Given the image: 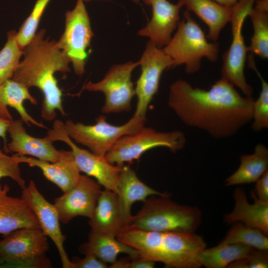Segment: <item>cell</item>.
<instances>
[{
  "instance_id": "obj_1",
  "label": "cell",
  "mask_w": 268,
  "mask_h": 268,
  "mask_svg": "<svg viewBox=\"0 0 268 268\" xmlns=\"http://www.w3.org/2000/svg\"><path fill=\"white\" fill-rule=\"evenodd\" d=\"M254 100L221 77L208 90L179 79L170 87L168 104L184 124L220 139L234 135L252 121Z\"/></svg>"
},
{
  "instance_id": "obj_2",
  "label": "cell",
  "mask_w": 268,
  "mask_h": 268,
  "mask_svg": "<svg viewBox=\"0 0 268 268\" xmlns=\"http://www.w3.org/2000/svg\"><path fill=\"white\" fill-rule=\"evenodd\" d=\"M45 29L40 30L24 48L23 59L12 79L29 89L36 87L41 91L44 99L41 116L46 121H53L56 110L66 115L62 90L54 75L56 72H69L70 62L57 41L45 38Z\"/></svg>"
},
{
  "instance_id": "obj_3",
  "label": "cell",
  "mask_w": 268,
  "mask_h": 268,
  "mask_svg": "<svg viewBox=\"0 0 268 268\" xmlns=\"http://www.w3.org/2000/svg\"><path fill=\"white\" fill-rule=\"evenodd\" d=\"M117 238L137 250L140 258L167 268L201 267L198 256L206 248L203 238L195 232L149 231L128 225Z\"/></svg>"
},
{
  "instance_id": "obj_4",
  "label": "cell",
  "mask_w": 268,
  "mask_h": 268,
  "mask_svg": "<svg viewBox=\"0 0 268 268\" xmlns=\"http://www.w3.org/2000/svg\"><path fill=\"white\" fill-rule=\"evenodd\" d=\"M170 196L148 197L133 215L129 226L149 231L195 232L202 222L201 210L195 206L178 204Z\"/></svg>"
},
{
  "instance_id": "obj_5",
  "label": "cell",
  "mask_w": 268,
  "mask_h": 268,
  "mask_svg": "<svg viewBox=\"0 0 268 268\" xmlns=\"http://www.w3.org/2000/svg\"><path fill=\"white\" fill-rule=\"evenodd\" d=\"M175 34L162 49L173 61V67L184 65L190 74L198 72L201 61L205 58L212 63L219 58L220 45L217 42H209L203 30L186 10Z\"/></svg>"
},
{
  "instance_id": "obj_6",
  "label": "cell",
  "mask_w": 268,
  "mask_h": 268,
  "mask_svg": "<svg viewBox=\"0 0 268 268\" xmlns=\"http://www.w3.org/2000/svg\"><path fill=\"white\" fill-rule=\"evenodd\" d=\"M49 249L47 237L41 229H16L0 240V258L4 262L0 268H51L46 255Z\"/></svg>"
},
{
  "instance_id": "obj_7",
  "label": "cell",
  "mask_w": 268,
  "mask_h": 268,
  "mask_svg": "<svg viewBox=\"0 0 268 268\" xmlns=\"http://www.w3.org/2000/svg\"><path fill=\"white\" fill-rule=\"evenodd\" d=\"M145 122L146 119L133 116L123 125L116 126L109 124L106 116L100 115L93 125L70 120L64 125L67 135L74 142L86 146L94 154L105 156L120 138L137 133Z\"/></svg>"
},
{
  "instance_id": "obj_8",
  "label": "cell",
  "mask_w": 268,
  "mask_h": 268,
  "mask_svg": "<svg viewBox=\"0 0 268 268\" xmlns=\"http://www.w3.org/2000/svg\"><path fill=\"white\" fill-rule=\"evenodd\" d=\"M186 142L185 135L180 131L161 132L144 126L137 133L120 138L105 157L109 163L122 167L152 148L164 147L176 152L182 150Z\"/></svg>"
},
{
  "instance_id": "obj_9",
  "label": "cell",
  "mask_w": 268,
  "mask_h": 268,
  "mask_svg": "<svg viewBox=\"0 0 268 268\" xmlns=\"http://www.w3.org/2000/svg\"><path fill=\"white\" fill-rule=\"evenodd\" d=\"M256 0H239L232 6L230 21L232 41L222 56L221 78L238 88L244 96H252L254 90L248 83L244 69L247 61V46L242 33L245 20Z\"/></svg>"
},
{
  "instance_id": "obj_10",
  "label": "cell",
  "mask_w": 268,
  "mask_h": 268,
  "mask_svg": "<svg viewBox=\"0 0 268 268\" xmlns=\"http://www.w3.org/2000/svg\"><path fill=\"white\" fill-rule=\"evenodd\" d=\"M94 36L90 18L83 0H76L74 7L65 13V27L58 46L69 58L75 73L81 75Z\"/></svg>"
},
{
  "instance_id": "obj_11",
  "label": "cell",
  "mask_w": 268,
  "mask_h": 268,
  "mask_svg": "<svg viewBox=\"0 0 268 268\" xmlns=\"http://www.w3.org/2000/svg\"><path fill=\"white\" fill-rule=\"evenodd\" d=\"M138 66L139 61L113 65L101 80L89 81L82 90L101 92L104 94L105 103L101 110L103 114L129 112L132 109V100L135 95L132 74Z\"/></svg>"
},
{
  "instance_id": "obj_12",
  "label": "cell",
  "mask_w": 268,
  "mask_h": 268,
  "mask_svg": "<svg viewBox=\"0 0 268 268\" xmlns=\"http://www.w3.org/2000/svg\"><path fill=\"white\" fill-rule=\"evenodd\" d=\"M47 136L53 142L63 141L70 148L80 172L94 178L105 189L119 193V176L122 167L109 163L105 156L97 155L78 146L67 135L64 123L60 120L54 122Z\"/></svg>"
},
{
  "instance_id": "obj_13",
  "label": "cell",
  "mask_w": 268,
  "mask_h": 268,
  "mask_svg": "<svg viewBox=\"0 0 268 268\" xmlns=\"http://www.w3.org/2000/svg\"><path fill=\"white\" fill-rule=\"evenodd\" d=\"M138 61L141 73L135 87L137 103L133 116L146 119L148 106L158 90L161 75L166 69L173 67V62L162 49L150 40Z\"/></svg>"
},
{
  "instance_id": "obj_14",
  "label": "cell",
  "mask_w": 268,
  "mask_h": 268,
  "mask_svg": "<svg viewBox=\"0 0 268 268\" xmlns=\"http://www.w3.org/2000/svg\"><path fill=\"white\" fill-rule=\"evenodd\" d=\"M21 198L35 215L43 234L49 237L55 245L62 267L71 268V261L64 245L66 237L62 232L58 213L54 204L46 200L32 180L22 190Z\"/></svg>"
},
{
  "instance_id": "obj_15",
  "label": "cell",
  "mask_w": 268,
  "mask_h": 268,
  "mask_svg": "<svg viewBox=\"0 0 268 268\" xmlns=\"http://www.w3.org/2000/svg\"><path fill=\"white\" fill-rule=\"evenodd\" d=\"M101 187L91 177L81 175L73 188L54 200L60 222L67 224L78 216L90 219L102 191Z\"/></svg>"
},
{
  "instance_id": "obj_16",
  "label": "cell",
  "mask_w": 268,
  "mask_h": 268,
  "mask_svg": "<svg viewBox=\"0 0 268 268\" xmlns=\"http://www.w3.org/2000/svg\"><path fill=\"white\" fill-rule=\"evenodd\" d=\"M20 119L12 120L8 126L7 133L11 140L6 143L4 149L6 152L18 155H30L33 157L54 162L65 157L69 150L57 149L47 135L43 138L28 134Z\"/></svg>"
},
{
  "instance_id": "obj_17",
  "label": "cell",
  "mask_w": 268,
  "mask_h": 268,
  "mask_svg": "<svg viewBox=\"0 0 268 268\" xmlns=\"http://www.w3.org/2000/svg\"><path fill=\"white\" fill-rule=\"evenodd\" d=\"M152 8V17L138 35L149 38L159 48L162 49L170 41L173 31L180 22V11L183 5L168 0H142Z\"/></svg>"
},
{
  "instance_id": "obj_18",
  "label": "cell",
  "mask_w": 268,
  "mask_h": 268,
  "mask_svg": "<svg viewBox=\"0 0 268 268\" xmlns=\"http://www.w3.org/2000/svg\"><path fill=\"white\" fill-rule=\"evenodd\" d=\"M9 186L0 184V234L22 228L40 229L38 221L23 199L8 195Z\"/></svg>"
},
{
  "instance_id": "obj_19",
  "label": "cell",
  "mask_w": 268,
  "mask_h": 268,
  "mask_svg": "<svg viewBox=\"0 0 268 268\" xmlns=\"http://www.w3.org/2000/svg\"><path fill=\"white\" fill-rule=\"evenodd\" d=\"M15 155L20 163H26L31 167L39 168L44 177L57 186L63 193L73 188L81 176L71 150H69L65 157L54 162L26 155L16 154Z\"/></svg>"
},
{
  "instance_id": "obj_20",
  "label": "cell",
  "mask_w": 268,
  "mask_h": 268,
  "mask_svg": "<svg viewBox=\"0 0 268 268\" xmlns=\"http://www.w3.org/2000/svg\"><path fill=\"white\" fill-rule=\"evenodd\" d=\"M251 195L253 203L248 201L243 188H236L233 193L234 208L224 215V221L228 224L240 222L268 235V202L258 200L253 191Z\"/></svg>"
},
{
  "instance_id": "obj_21",
  "label": "cell",
  "mask_w": 268,
  "mask_h": 268,
  "mask_svg": "<svg viewBox=\"0 0 268 268\" xmlns=\"http://www.w3.org/2000/svg\"><path fill=\"white\" fill-rule=\"evenodd\" d=\"M89 225L90 232L116 237L127 226L121 215L117 194L108 189L101 191Z\"/></svg>"
},
{
  "instance_id": "obj_22",
  "label": "cell",
  "mask_w": 268,
  "mask_h": 268,
  "mask_svg": "<svg viewBox=\"0 0 268 268\" xmlns=\"http://www.w3.org/2000/svg\"><path fill=\"white\" fill-rule=\"evenodd\" d=\"M120 188L119 203L123 219L126 225L130 224L133 215L131 207L136 201L144 202L153 195L165 196L170 194L167 192H158L142 182L135 172L129 166H122L119 176Z\"/></svg>"
},
{
  "instance_id": "obj_23",
  "label": "cell",
  "mask_w": 268,
  "mask_h": 268,
  "mask_svg": "<svg viewBox=\"0 0 268 268\" xmlns=\"http://www.w3.org/2000/svg\"><path fill=\"white\" fill-rule=\"evenodd\" d=\"M187 10L196 14L208 27L206 36L212 42H217L222 30L230 23L232 6L221 4L213 0H179Z\"/></svg>"
},
{
  "instance_id": "obj_24",
  "label": "cell",
  "mask_w": 268,
  "mask_h": 268,
  "mask_svg": "<svg viewBox=\"0 0 268 268\" xmlns=\"http://www.w3.org/2000/svg\"><path fill=\"white\" fill-rule=\"evenodd\" d=\"M28 100L33 105L37 101L30 93L29 88L12 79H9L0 85V117L12 120V116L7 108H14L19 114L21 119L30 127L31 125L47 129L42 123L37 121L27 112L24 102Z\"/></svg>"
},
{
  "instance_id": "obj_25",
  "label": "cell",
  "mask_w": 268,
  "mask_h": 268,
  "mask_svg": "<svg viewBox=\"0 0 268 268\" xmlns=\"http://www.w3.org/2000/svg\"><path fill=\"white\" fill-rule=\"evenodd\" d=\"M85 255H92L106 264H112L117 260L120 253L129 257L139 256L137 250L118 240L117 237L102 233L90 232L87 241L79 248Z\"/></svg>"
},
{
  "instance_id": "obj_26",
  "label": "cell",
  "mask_w": 268,
  "mask_h": 268,
  "mask_svg": "<svg viewBox=\"0 0 268 268\" xmlns=\"http://www.w3.org/2000/svg\"><path fill=\"white\" fill-rule=\"evenodd\" d=\"M240 164L224 182L227 187L255 183L268 170V148L262 143L258 144L250 154L240 157Z\"/></svg>"
},
{
  "instance_id": "obj_27",
  "label": "cell",
  "mask_w": 268,
  "mask_h": 268,
  "mask_svg": "<svg viewBox=\"0 0 268 268\" xmlns=\"http://www.w3.org/2000/svg\"><path fill=\"white\" fill-rule=\"evenodd\" d=\"M249 12L253 28L248 52L262 59L268 58V0H256Z\"/></svg>"
},
{
  "instance_id": "obj_28",
  "label": "cell",
  "mask_w": 268,
  "mask_h": 268,
  "mask_svg": "<svg viewBox=\"0 0 268 268\" xmlns=\"http://www.w3.org/2000/svg\"><path fill=\"white\" fill-rule=\"evenodd\" d=\"M253 248L239 244H221L205 248L198 256L201 266L206 268H224L246 256Z\"/></svg>"
},
{
  "instance_id": "obj_29",
  "label": "cell",
  "mask_w": 268,
  "mask_h": 268,
  "mask_svg": "<svg viewBox=\"0 0 268 268\" xmlns=\"http://www.w3.org/2000/svg\"><path fill=\"white\" fill-rule=\"evenodd\" d=\"M221 244H239L263 251H268V235L260 229L236 222L231 224Z\"/></svg>"
},
{
  "instance_id": "obj_30",
  "label": "cell",
  "mask_w": 268,
  "mask_h": 268,
  "mask_svg": "<svg viewBox=\"0 0 268 268\" xmlns=\"http://www.w3.org/2000/svg\"><path fill=\"white\" fill-rule=\"evenodd\" d=\"M16 31L12 30L7 35V41L0 51V85L12 79L23 56V50L19 46Z\"/></svg>"
},
{
  "instance_id": "obj_31",
  "label": "cell",
  "mask_w": 268,
  "mask_h": 268,
  "mask_svg": "<svg viewBox=\"0 0 268 268\" xmlns=\"http://www.w3.org/2000/svg\"><path fill=\"white\" fill-rule=\"evenodd\" d=\"M248 67L253 69L259 77L261 83V90L257 100H255L253 107L252 129L259 132L268 128V83L263 78L256 67L254 54L248 58Z\"/></svg>"
},
{
  "instance_id": "obj_32",
  "label": "cell",
  "mask_w": 268,
  "mask_h": 268,
  "mask_svg": "<svg viewBox=\"0 0 268 268\" xmlns=\"http://www.w3.org/2000/svg\"><path fill=\"white\" fill-rule=\"evenodd\" d=\"M51 0H37L29 15L16 33V39L21 49H24L36 34L40 20Z\"/></svg>"
},
{
  "instance_id": "obj_33",
  "label": "cell",
  "mask_w": 268,
  "mask_h": 268,
  "mask_svg": "<svg viewBox=\"0 0 268 268\" xmlns=\"http://www.w3.org/2000/svg\"><path fill=\"white\" fill-rule=\"evenodd\" d=\"M20 164L15 154L9 156L3 152L0 143V179L3 177H9L23 190L26 186L25 181L21 175Z\"/></svg>"
},
{
  "instance_id": "obj_34",
  "label": "cell",
  "mask_w": 268,
  "mask_h": 268,
  "mask_svg": "<svg viewBox=\"0 0 268 268\" xmlns=\"http://www.w3.org/2000/svg\"><path fill=\"white\" fill-rule=\"evenodd\" d=\"M268 251L253 248L244 257L234 261L227 268H267Z\"/></svg>"
},
{
  "instance_id": "obj_35",
  "label": "cell",
  "mask_w": 268,
  "mask_h": 268,
  "mask_svg": "<svg viewBox=\"0 0 268 268\" xmlns=\"http://www.w3.org/2000/svg\"><path fill=\"white\" fill-rule=\"evenodd\" d=\"M71 261V268H107V264L104 263L95 256L88 254L84 257H73Z\"/></svg>"
},
{
  "instance_id": "obj_36",
  "label": "cell",
  "mask_w": 268,
  "mask_h": 268,
  "mask_svg": "<svg viewBox=\"0 0 268 268\" xmlns=\"http://www.w3.org/2000/svg\"><path fill=\"white\" fill-rule=\"evenodd\" d=\"M255 183L253 191L256 197L262 201L268 202V170Z\"/></svg>"
},
{
  "instance_id": "obj_37",
  "label": "cell",
  "mask_w": 268,
  "mask_h": 268,
  "mask_svg": "<svg viewBox=\"0 0 268 268\" xmlns=\"http://www.w3.org/2000/svg\"><path fill=\"white\" fill-rule=\"evenodd\" d=\"M155 263L139 256L132 258L129 256L127 268H153Z\"/></svg>"
},
{
  "instance_id": "obj_38",
  "label": "cell",
  "mask_w": 268,
  "mask_h": 268,
  "mask_svg": "<svg viewBox=\"0 0 268 268\" xmlns=\"http://www.w3.org/2000/svg\"><path fill=\"white\" fill-rule=\"evenodd\" d=\"M11 121L0 117V137L2 138L3 140L4 147L6 144V134L7 133L8 126Z\"/></svg>"
},
{
  "instance_id": "obj_39",
  "label": "cell",
  "mask_w": 268,
  "mask_h": 268,
  "mask_svg": "<svg viewBox=\"0 0 268 268\" xmlns=\"http://www.w3.org/2000/svg\"><path fill=\"white\" fill-rule=\"evenodd\" d=\"M221 4L232 6L236 4L239 0H213Z\"/></svg>"
},
{
  "instance_id": "obj_40",
  "label": "cell",
  "mask_w": 268,
  "mask_h": 268,
  "mask_svg": "<svg viewBox=\"0 0 268 268\" xmlns=\"http://www.w3.org/2000/svg\"><path fill=\"white\" fill-rule=\"evenodd\" d=\"M3 263H4L3 261L1 258H0V266L2 265L3 264Z\"/></svg>"
},
{
  "instance_id": "obj_41",
  "label": "cell",
  "mask_w": 268,
  "mask_h": 268,
  "mask_svg": "<svg viewBox=\"0 0 268 268\" xmlns=\"http://www.w3.org/2000/svg\"><path fill=\"white\" fill-rule=\"evenodd\" d=\"M134 2H135V3H139V1L140 0H132Z\"/></svg>"
},
{
  "instance_id": "obj_42",
  "label": "cell",
  "mask_w": 268,
  "mask_h": 268,
  "mask_svg": "<svg viewBox=\"0 0 268 268\" xmlns=\"http://www.w3.org/2000/svg\"><path fill=\"white\" fill-rule=\"evenodd\" d=\"M83 0L85 2H89L92 0Z\"/></svg>"
}]
</instances>
